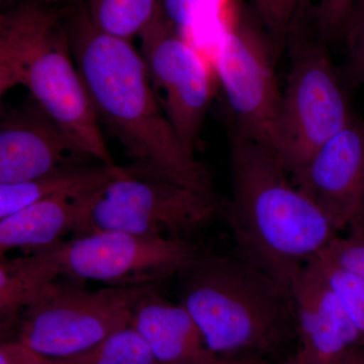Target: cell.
Returning a JSON list of instances; mask_svg holds the SVG:
<instances>
[{"label": "cell", "instance_id": "6da1fadb", "mask_svg": "<svg viewBox=\"0 0 364 364\" xmlns=\"http://www.w3.org/2000/svg\"><path fill=\"white\" fill-rule=\"evenodd\" d=\"M69 32L74 61L98 122L133 159L126 169L219 200L212 172L177 136L132 41L97 28L81 0L72 14Z\"/></svg>", "mask_w": 364, "mask_h": 364}, {"label": "cell", "instance_id": "7a4b0ae2", "mask_svg": "<svg viewBox=\"0 0 364 364\" xmlns=\"http://www.w3.org/2000/svg\"><path fill=\"white\" fill-rule=\"evenodd\" d=\"M231 200L221 207L235 255L293 287L304 267L340 234L272 152L232 132Z\"/></svg>", "mask_w": 364, "mask_h": 364}, {"label": "cell", "instance_id": "3957f363", "mask_svg": "<svg viewBox=\"0 0 364 364\" xmlns=\"http://www.w3.org/2000/svg\"><path fill=\"white\" fill-rule=\"evenodd\" d=\"M177 277L178 303L220 360L261 364L298 340L293 289L238 256L203 250Z\"/></svg>", "mask_w": 364, "mask_h": 364}, {"label": "cell", "instance_id": "277c9868", "mask_svg": "<svg viewBox=\"0 0 364 364\" xmlns=\"http://www.w3.org/2000/svg\"><path fill=\"white\" fill-rule=\"evenodd\" d=\"M78 0H13L0 14V95L21 86L97 161L114 165L72 53Z\"/></svg>", "mask_w": 364, "mask_h": 364}, {"label": "cell", "instance_id": "5b68a950", "mask_svg": "<svg viewBox=\"0 0 364 364\" xmlns=\"http://www.w3.org/2000/svg\"><path fill=\"white\" fill-rule=\"evenodd\" d=\"M301 18L287 46L291 65L282 90L275 152L291 176L354 116L327 44L304 35Z\"/></svg>", "mask_w": 364, "mask_h": 364}, {"label": "cell", "instance_id": "8992f818", "mask_svg": "<svg viewBox=\"0 0 364 364\" xmlns=\"http://www.w3.org/2000/svg\"><path fill=\"white\" fill-rule=\"evenodd\" d=\"M156 286L90 289L86 282L60 275L21 314L14 340L46 358H70L130 326L136 304Z\"/></svg>", "mask_w": 364, "mask_h": 364}, {"label": "cell", "instance_id": "52a82bcc", "mask_svg": "<svg viewBox=\"0 0 364 364\" xmlns=\"http://www.w3.org/2000/svg\"><path fill=\"white\" fill-rule=\"evenodd\" d=\"M277 58L257 16L239 6L223 26L210 57L233 119L232 132L274 156L282 97Z\"/></svg>", "mask_w": 364, "mask_h": 364}, {"label": "cell", "instance_id": "ba28073f", "mask_svg": "<svg viewBox=\"0 0 364 364\" xmlns=\"http://www.w3.org/2000/svg\"><path fill=\"white\" fill-rule=\"evenodd\" d=\"M221 207L220 200L193 189L126 169L88 200L74 236L121 231L191 238L221 213Z\"/></svg>", "mask_w": 364, "mask_h": 364}, {"label": "cell", "instance_id": "9c48e42d", "mask_svg": "<svg viewBox=\"0 0 364 364\" xmlns=\"http://www.w3.org/2000/svg\"><path fill=\"white\" fill-rule=\"evenodd\" d=\"M203 249L191 238L105 231L56 245L62 274L107 287L158 286L179 273Z\"/></svg>", "mask_w": 364, "mask_h": 364}, {"label": "cell", "instance_id": "30bf717a", "mask_svg": "<svg viewBox=\"0 0 364 364\" xmlns=\"http://www.w3.org/2000/svg\"><path fill=\"white\" fill-rule=\"evenodd\" d=\"M139 38L158 102L186 149L196 154L217 81L212 62L161 7Z\"/></svg>", "mask_w": 364, "mask_h": 364}, {"label": "cell", "instance_id": "8fae6325", "mask_svg": "<svg viewBox=\"0 0 364 364\" xmlns=\"http://www.w3.org/2000/svg\"><path fill=\"white\" fill-rule=\"evenodd\" d=\"M97 162L35 102L20 109H2L0 184Z\"/></svg>", "mask_w": 364, "mask_h": 364}, {"label": "cell", "instance_id": "7c38bea8", "mask_svg": "<svg viewBox=\"0 0 364 364\" xmlns=\"http://www.w3.org/2000/svg\"><path fill=\"white\" fill-rule=\"evenodd\" d=\"M291 178L339 233L348 230L364 196L363 122L353 116Z\"/></svg>", "mask_w": 364, "mask_h": 364}, {"label": "cell", "instance_id": "4fadbf2b", "mask_svg": "<svg viewBox=\"0 0 364 364\" xmlns=\"http://www.w3.org/2000/svg\"><path fill=\"white\" fill-rule=\"evenodd\" d=\"M291 289L298 330L296 355L316 363H339L363 350V336L312 260Z\"/></svg>", "mask_w": 364, "mask_h": 364}, {"label": "cell", "instance_id": "5bb4252c", "mask_svg": "<svg viewBox=\"0 0 364 364\" xmlns=\"http://www.w3.org/2000/svg\"><path fill=\"white\" fill-rule=\"evenodd\" d=\"M131 325L148 345L158 364H221L205 343L188 311L158 291H149L136 304Z\"/></svg>", "mask_w": 364, "mask_h": 364}, {"label": "cell", "instance_id": "9a60e30c", "mask_svg": "<svg viewBox=\"0 0 364 364\" xmlns=\"http://www.w3.org/2000/svg\"><path fill=\"white\" fill-rule=\"evenodd\" d=\"M95 193L48 198L1 218L0 258L14 249L33 252L52 247L67 235H74L86 203Z\"/></svg>", "mask_w": 364, "mask_h": 364}, {"label": "cell", "instance_id": "2e32d148", "mask_svg": "<svg viewBox=\"0 0 364 364\" xmlns=\"http://www.w3.org/2000/svg\"><path fill=\"white\" fill-rule=\"evenodd\" d=\"M124 172V166L97 162L58 170L31 181L0 184V219L48 198L97 193Z\"/></svg>", "mask_w": 364, "mask_h": 364}, {"label": "cell", "instance_id": "e0dca14e", "mask_svg": "<svg viewBox=\"0 0 364 364\" xmlns=\"http://www.w3.org/2000/svg\"><path fill=\"white\" fill-rule=\"evenodd\" d=\"M62 275L56 245L0 260V326L14 331L21 314Z\"/></svg>", "mask_w": 364, "mask_h": 364}, {"label": "cell", "instance_id": "ac0fdd59", "mask_svg": "<svg viewBox=\"0 0 364 364\" xmlns=\"http://www.w3.org/2000/svg\"><path fill=\"white\" fill-rule=\"evenodd\" d=\"M90 20L102 32L132 41L154 20L160 0H81Z\"/></svg>", "mask_w": 364, "mask_h": 364}, {"label": "cell", "instance_id": "d6986e66", "mask_svg": "<svg viewBox=\"0 0 364 364\" xmlns=\"http://www.w3.org/2000/svg\"><path fill=\"white\" fill-rule=\"evenodd\" d=\"M54 364H158L149 347L133 326L112 333L100 343Z\"/></svg>", "mask_w": 364, "mask_h": 364}, {"label": "cell", "instance_id": "ffe728a7", "mask_svg": "<svg viewBox=\"0 0 364 364\" xmlns=\"http://www.w3.org/2000/svg\"><path fill=\"white\" fill-rule=\"evenodd\" d=\"M312 261L336 294L345 312L364 340V279L320 255L314 257Z\"/></svg>", "mask_w": 364, "mask_h": 364}, {"label": "cell", "instance_id": "44dd1931", "mask_svg": "<svg viewBox=\"0 0 364 364\" xmlns=\"http://www.w3.org/2000/svg\"><path fill=\"white\" fill-rule=\"evenodd\" d=\"M256 16L272 41L277 56L287 43L303 6L301 0H252Z\"/></svg>", "mask_w": 364, "mask_h": 364}, {"label": "cell", "instance_id": "7402d4cb", "mask_svg": "<svg viewBox=\"0 0 364 364\" xmlns=\"http://www.w3.org/2000/svg\"><path fill=\"white\" fill-rule=\"evenodd\" d=\"M309 0H301L306 6ZM354 0H318L315 9V26L318 39L326 44L344 37L350 20Z\"/></svg>", "mask_w": 364, "mask_h": 364}, {"label": "cell", "instance_id": "603a6c76", "mask_svg": "<svg viewBox=\"0 0 364 364\" xmlns=\"http://www.w3.org/2000/svg\"><path fill=\"white\" fill-rule=\"evenodd\" d=\"M333 264L355 273L364 279V236L348 230L347 235L335 237L329 245L318 254Z\"/></svg>", "mask_w": 364, "mask_h": 364}, {"label": "cell", "instance_id": "cb8c5ba5", "mask_svg": "<svg viewBox=\"0 0 364 364\" xmlns=\"http://www.w3.org/2000/svg\"><path fill=\"white\" fill-rule=\"evenodd\" d=\"M205 0H160L165 16L189 41Z\"/></svg>", "mask_w": 364, "mask_h": 364}, {"label": "cell", "instance_id": "d4e9b609", "mask_svg": "<svg viewBox=\"0 0 364 364\" xmlns=\"http://www.w3.org/2000/svg\"><path fill=\"white\" fill-rule=\"evenodd\" d=\"M348 57L347 71L354 82L364 85V21L345 35Z\"/></svg>", "mask_w": 364, "mask_h": 364}, {"label": "cell", "instance_id": "484cf974", "mask_svg": "<svg viewBox=\"0 0 364 364\" xmlns=\"http://www.w3.org/2000/svg\"><path fill=\"white\" fill-rule=\"evenodd\" d=\"M0 364H54L18 340H4L0 345Z\"/></svg>", "mask_w": 364, "mask_h": 364}, {"label": "cell", "instance_id": "4316f807", "mask_svg": "<svg viewBox=\"0 0 364 364\" xmlns=\"http://www.w3.org/2000/svg\"><path fill=\"white\" fill-rule=\"evenodd\" d=\"M282 364H364V349L363 350L359 351L358 354L352 356L351 358L347 359L343 363H316V361L306 360V359L299 358L298 355L294 354L289 360Z\"/></svg>", "mask_w": 364, "mask_h": 364}, {"label": "cell", "instance_id": "83f0119b", "mask_svg": "<svg viewBox=\"0 0 364 364\" xmlns=\"http://www.w3.org/2000/svg\"><path fill=\"white\" fill-rule=\"evenodd\" d=\"M364 21V0H354L353 7H352V13L350 20L347 25L346 32L345 35L351 30L352 28L359 25ZM344 35V37H345Z\"/></svg>", "mask_w": 364, "mask_h": 364}, {"label": "cell", "instance_id": "f1b7e54d", "mask_svg": "<svg viewBox=\"0 0 364 364\" xmlns=\"http://www.w3.org/2000/svg\"><path fill=\"white\" fill-rule=\"evenodd\" d=\"M348 230L358 232V233L363 234L364 236V196L358 217H356V219L354 220L353 223H352L351 226L348 228Z\"/></svg>", "mask_w": 364, "mask_h": 364}, {"label": "cell", "instance_id": "f546056e", "mask_svg": "<svg viewBox=\"0 0 364 364\" xmlns=\"http://www.w3.org/2000/svg\"><path fill=\"white\" fill-rule=\"evenodd\" d=\"M221 364H228V363H221Z\"/></svg>", "mask_w": 364, "mask_h": 364}]
</instances>
